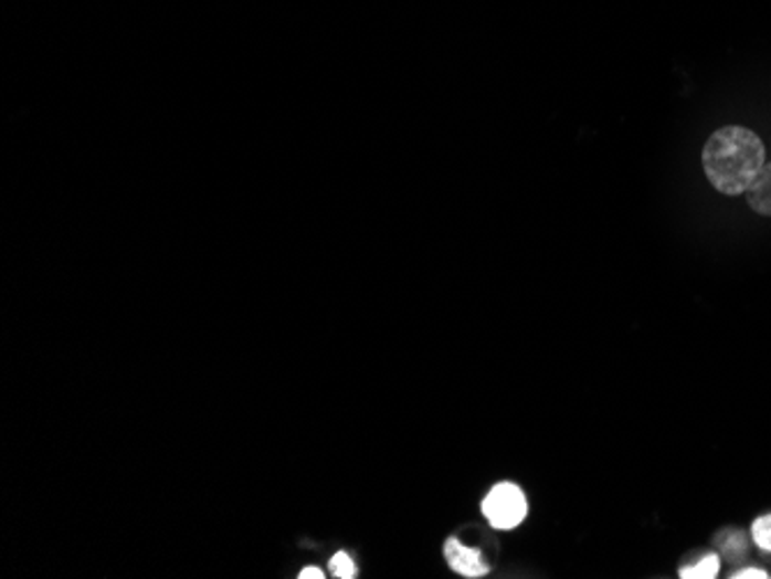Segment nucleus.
<instances>
[{
  "mask_svg": "<svg viewBox=\"0 0 771 579\" xmlns=\"http://www.w3.org/2000/svg\"><path fill=\"white\" fill-rule=\"evenodd\" d=\"M764 167V144L747 127H721L703 150V169L711 186L724 194L747 192Z\"/></svg>",
  "mask_w": 771,
  "mask_h": 579,
  "instance_id": "1",
  "label": "nucleus"
},
{
  "mask_svg": "<svg viewBox=\"0 0 771 579\" xmlns=\"http://www.w3.org/2000/svg\"><path fill=\"white\" fill-rule=\"evenodd\" d=\"M527 510L529 508H527L525 492L513 483L495 485L483 498V515L495 526V529H501V531L520 526L527 517Z\"/></svg>",
  "mask_w": 771,
  "mask_h": 579,
  "instance_id": "2",
  "label": "nucleus"
},
{
  "mask_svg": "<svg viewBox=\"0 0 771 579\" xmlns=\"http://www.w3.org/2000/svg\"><path fill=\"white\" fill-rule=\"evenodd\" d=\"M444 557L448 566L462 577H483L487 575V570H490V566L483 561L478 549L465 547L457 538H448L444 547Z\"/></svg>",
  "mask_w": 771,
  "mask_h": 579,
  "instance_id": "3",
  "label": "nucleus"
},
{
  "mask_svg": "<svg viewBox=\"0 0 771 579\" xmlns=\"http://www.w3.org/2000/svg\"><path fill=\"white\" fill-rule=\"evenodd\" d=\"M749 206L758 215L771 218V165H764L747 190Z\"/></svg>",
  "mask_w": 771,
  "mask_h": 579,
  "instance_id": "4",
  "label": "nucleus"
},
{
  "mask_svg": "<svg viewBox=\"0 0 771 579\" xmlns=\"http://www.w3.org/2000/svg\"><path fill=\"white\" fill-rule=\"evenodd\" d=\"M718 568H721V561H718V557L716 555H707L698 564L682 568L679 577L682 579H714L718 575Z\"/></svg>",
  "mask_w": 771,
  "mask_h": 579,
  "instance_id": "5",
  "label": "nucleus"
},
{
  "mask_svg": "<svg viewBox=\"0 0 771 579\" xmlns=\"http://www.w3.org/2000/svg\"><path fill=\"white\" fill-rule=\"evenodd\" d=\"M718 538H721L724 555H728L730 559H739V557L747 555V538H743L739 531H728Z\"/></svg>",
  "mask_w": 771,
  "mask_h": 579,
  "instance_id": "6",
  "label": "nucleus"
},
{
  "mask_svg": "<svg viewBox=\"0 0 771 579\" xmlns=\"http://www.w3.org/2000/svg\"><path fill=\"white\" fill-rule=\"evenodd\" d=\"M753 543L764 549V551H771V515H762L756 519L753 524Z\"/></svg>",
  "mask_w": 771,
  "mask_h": 579,
  "instance_id": "7",
  "label": "nucleus"
},
{
  "mask_svg": "<svg viewBox=\"0 0 771 579\" xmlns=\"http://www.w3.org/2000/svg\"><path fill=\"white\" fill-rule=\"evenodd\" d=\"M330 572H332V577H340V579H353L356 577V566H353V561H351V557L347 555V551H338V555L330 559Z\"/></svg>",
  "mask_w": 771,
  "mask_h": 579,
  "instance_id": "8",
  "label": "nucleus"
},
{
  "mask_svg": "<svg viewBox=\"0 0 771 579\" xmlns=\"http://www.w3.org/2000/svg\"><path fill=\"white\" fill-rule=\"evenodd\" d=\"M732 577L735 579H764V577H769L764 570H760V568H743V570H737V572H732Z\"/></svg>",
  "mask_w": 771,
  "mask_h": 579,
  "instance_id": "9",
  "label": "nucleus"
},
{
  "mask_svg": "<svg viewBox=\"0 0 771 579\" xmlns=\"http://www.w3.org/2000/svg\"><path fill=\"white\" fill-rule=\"evenodd\" d=\"M298 577H300V579H324L326 575H324L319 568H303Z\"/></svg>",
  "mask_w": 771,
  "mask_h": 579,
  "instance_id": "10",
  "label": "nucleus"
}]
</instances>
